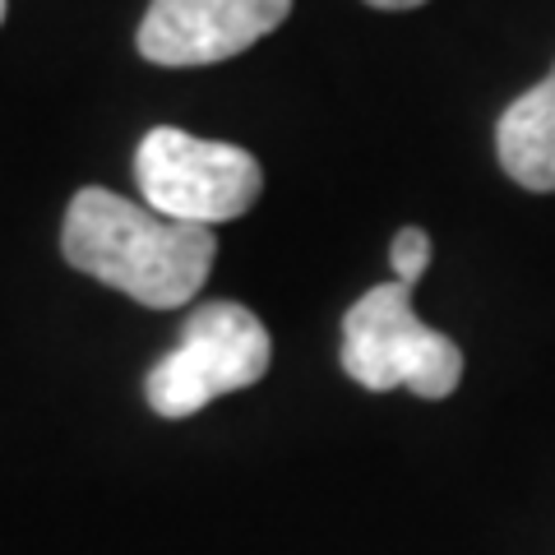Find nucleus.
<instances>
[{
  "label": "nucleus",
  "mask_w": 555,
  "mask_h": 555,
  "mask_svg": "<svg viewBox=\"0 0 555 555\" xmlns=\"http://www.w3.org/2000/svg\"><path fill=\"white\" fill-rule=\"evenodd\" d=\"M61 250L69 269L126 292L130 301L149 310H177L208 283L218 241L214 228L163 218L149 204L89 185L65 208Z\"/></svg>",
  "instance_id": "f257e3e1"
},
{
  "label": "nucleus",
  "mask_w": 555,
  "mask_h": 555,
  "mask_svg": "<svg viewBox=\"0 0 555 555\" xmlns=\"http://www.w3.org/2000/svg\"><path fill=\"white\" fill-rule=\"evenodd\" d=\"M343 371L375 393L449 398L463 379V352L454 338L416 320L408 283H379L343 315Z\"/></svg>",
  "instance_id": "f03ea898"
},
{
  "label": "nucleus",
  "mask_w": 555,
  "mask_h": 555,
  "mask_svg": "<svg viewBox=\"0 0 555 555\" xmlns=\"http://www.w3.org/2000/svg\"><path fill=\"white\" fill-rule=\"evenodd\" d=\"M134 181L144 204L163 218L218 228L241 218L264 190L259 158L222 139H199L177 126H158L134 149Z\"/></svg>",
  "instance_id": "7ed1b4c3"
},
{
  "label": "nucleus",
  "mask_w": 555,
  "mask_h": 555,
  "mask_svg": "<svg viewBox=\"0 0 555 555\" xmlns=\"http://www.w3.org/2000/svg\"><path fill=\"white\" fill-rule=\"evenodd\" d=\"M273 357L269 328L255 310L236 301H208L185 320L181 347L167 352L144 379V398L158 416H195L222 393L250 389L264 379Z\"/></svg>",
  "instance_id": "20e7f679"
},
{
  "label": "nucleus",
  "mask_w": 555,
  "mask_h": 555,
  "mask_svg": "<svg viewBox=\"0 0 555 555\" xmlns=\"http://www.w3.org/2000/svg\"><path fill=\"white\" fill-rule=\"evenodd\" d=\"M292 0H153L139 24V56L167 69L218 65L283 24Z\"/></svg>",
  "instance_id": "39448f33"
},
{
  "label": "nucleus",
  "mask_w": 555,
  "mask_h": 555,
  "mask_svg": "<svg viewBox=\"0 0 555 555\" xmlns=\"http://www.w3.org/2000/svg\"><path fill=\"white\" fill-rule=\"evenodd\" d=\"M495 153L509 181L532 190V195L555 190V65L542 83H532L500 112Z\"/></svg>",
  "instance_id": "423d86ee"
},
{
  "label": "nucleus",
  "mask_w": 555,
  "mask_h": 555,
  "mask_svg": "<svg viewBox=\"0 0 555 555\" xmlns=\"http://www.w3.org/2000/svg\"><path fill=\"white\" fill-rule=\"evenodd\" d=\"M389 264H393V283L416 287V278L430 269V236L422 228H403L389 246Z\"/></svg>",
  "instance_id": "0eeeda50"
},
{
  "label": "nucleus",
  "mask_w": 555,
  "mask_h": 555,
  "mask_svg": "<svg viewBox=\"0 0 555 555\" xmlns=\"http://www.w3.org/2000/svg\"><path fill=\"white\" fill-rule=\"evenodd\" d=\"M366 5H375V10H416V5H426V0H366Z\"/></svg>",
  "instance_id": "6e6552de"
},
{
  "label": "nucleus",
  "mask_w": 555,
  "mask_h": 555,
  "mask_svg": "<svg viewBox=\"0 0 555 555\" xmlns=\"http://www.w3.org/2000/svg\"><path fill=\"white\" fill-rule=\"evenodd\" d=\"M0 24H5V0H0Z\"/></svg>",
  "instance_id": "1a4fd4ad"
}]
</instances>
